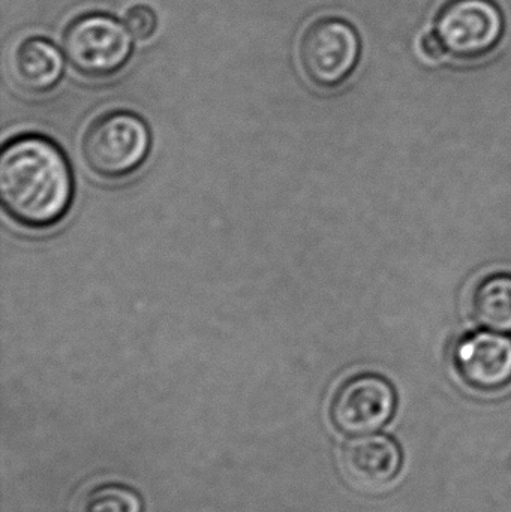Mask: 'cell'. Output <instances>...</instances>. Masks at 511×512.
Masks as SVG:
<instances>
[{
  "mask_svg": "<svg viewBox=\"0 0 511 512\" xmlns=\"http://www.w3.org/2000/svg\"><path fill=\"white\" fill-rule=\"evenodd\" d=\"M0 201L6 215L27 230H48L68 215L74 177L63 150L41 134H21L0 153Z\"/></svg>",
  "mask_w": 511,
  "mask_h": 512,
  "instance_id": "1",
  "label": "cell"
},
{
  "mask_svg": "<svg viewBox=\"0 0 511 512\" xmlns=\"http://www.w3.org/2000/svg\"><path fill=\"white\" fill-rule=\"evenodd\" d=\"M152 134L146 120L132 111L102 114L84 132L81 152L87 168L104 180L137 173L149 158Z\"/></svg>",
  "mask_w": 511,
  "mask_h": 512,
  "instance_id": "2",
  "label": "cell"
},
{
  "mask_svg": "<svg viewBox=\"0 0 511 512\" xmlns=\"http://www.w3.org/2000/svg\"><path fill=\"white\" fill-rule=\"evenodd\" d=\"M444 57L456 62H480L491 56L506 35V17L495 0H446L432 30Z\"/></svg>",
  "mask_w": 511,
  "mask_h": 512,
  "instance_id": "3",
  "label": "cell"
},
{
  "mask_svg": "<svg viewBox=\"0 0 511 512\" xmlns=\"http://www.w3.org/2000/svg\"><path fill=\"white\" fill-rule=\"evenodd\" d=\"M362 57V38L341 17H321L309 24L299 44V59L309 83L333 90L347 83Z\"/></svg>",
  "mask_w": 511,
  "mask_h": 512,
  "instance_id": "4",
  "label": "cell"
},
{
  "mask_svg": "<svg viewBox=\"0 0 511 512\" xmlns=\"http://www.w3.org/2000/svg\"><path fill=\"white\" fill-rule=\"evenodd\" d=\"M63 50L72 68L89 78L119 72L132 54L126 24L104 12H90L71 21L63 35Z\"/></svg>",
  "mask_w": 511,
  "mask_h": 512,
  "instance_id": "5",
  "label": "cell"
},
{
  "mask_svg": "<svg viewBox=\"0 0 511 512\" xmlns=\"http://www.w3.org/2000/svg\"><path fill=\"white\" fill-rule=\"evenodd\" d=\"M396 403L395 388L386 378L362 373L347 379L336 390L330 403V418L344 435H371L392 420Z\"/></svg>",
  "mask_w": 511,
  "mask_h": 512,
  "instance_id": "6",
  "label": "cell"
},
{
  "mask_svg": "<svg viewBox=\"0 0 511 512\" xmlns=\"http://www.w3.org/2000/svg\"><path fill=\"white\" fill-rule=\"evenodd\" d=\"M459 378L477 391H500L511 384V339L497 331L465 334L452 352Z\"/></svg>",
  "mask_w": 511,
  "mask_h": 512,
  "instance_id": "7",
  "label": "cell"
},
{
  "mask_svg": "<svg viewBox=\"0 0 511 512\" xmlns=\"http://www.w3.org/2000/svg\"><path fill=\"white\" fill-rule=\"evenodd\" d=\"M341 462L345 475L354 486L363 490H380L398 477L402 453L395 439L371 433L347 442Z\"/></svg>",
  "mask_w": 511,
  "mask_h": 512,
  "instance_id": "8",
  "label": "cell"
},
{
  "mask_svg": "<svg viewBox=\"0 0 511 512\" xmlns=\"http://www.w3.org/2000/svg\"><path fill=\"white\" fill-rule=\"evenodd\" d=\"M63 62L59 48L45 38L33 36L21 42L11 56L15 86L29 95H44L62 80Z\"/></svg>",
  "mask_w": 511,
  "mask_h": 512,
  "instance_id": "9",
  "label": "cell"
},
{
  "mask_svg": "<svg viewBox=\"0 0 511 512\" xmlns=\"http://www.w3.org/2000/svg\"><path fill=\"white\" fill-rule=\"evenodd\" d=\"M470 312L485 330L511 333V274L483 277L471 292Z\"/></svg>",
  "mask_w": 511,
  "mask_h": 512,
  "instance_id": "10",
  "label": "cell"
},
{
  "mask_svg": "<svg viewBox=\"0 0 511 512\" xmlns=\"http://www.w3.org/2000/svg\"><path fill=\"white\" fill-rule=\"evenodd\" d=\"M143 499L131 487L119 483L101 484L87 493L83 512H143Z\"/></svg>",
  "mask_w": 511,
  "mask_h": 512,
  "instance_id": "11",
  "label": "cell"
},
{
  "mask_svg": "<svg viewBox=\"0 0 511 512\" xmlns=\"http://www.w3.org/2000/svg\"><path fill=\"white\" fill-rule=\"evenodd\" d=\"M125 24L132 36L149 39L158 27V17L149 6L138 5L126 12Z\"/></svg>",
  "mask_w": 511,
  "mask_h": 512,
  "instance_id": "12",
  "label": "cell"
},
{
  "mask_svg": "<svg viewBox=\"0 0 511 512\" xmlns=\"http://www.w3.org/2000/svg\"><path fill=\"white\" fill-rule=\"evenodd\" d=\"M422 51L431 59H440V57L444 56L440 41L432 32L425 35V38L422 39Z\"/></svg>",
  "mask_w": 511,
  "mask_h": 512,
  "instance_id": "13",
  "label": "cell"
}]
</instances>
